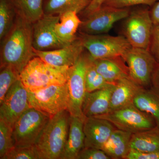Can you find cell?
<instances>
[{
  "mask_svg": "<svg viewBox=\"0 0 159 159\" xmlns=\"http://www.w3.org/2000/svg\"><path fill=\"white\" fill-rule=\"evenodd\" d=\"M2 40L1 67H11L20 76L29 61L35 56L32 24L17 15L13 27Z\"/></svg>",
  "mask_w": 159,
  "mask_h": 159,
  "instance_id": "6da1fadb",
  "label": "cell"
},
{
  "mask_svg": "<svg viewBox=\"0 0 159 159\" xmlns=\"http://www.w3.org/2000/svg\"><path fill=\"white\" fill-rule=\"evenodd\" d=\"M70 117L66 110L49 119L35 144L42 159H60L68 136Z\"/></svg>",
  "mask_w": 159,
  "mask_h": 159,
  "instance_id": "7a4b0ae2",
  "label": "cell"
},
{
  "mask_svg": "<svg viewBox=\"0 0 159 159\" xmlns=\"http://www.w3.org/2000/svg\"><path fill=\"white\" fill-rule=\"evenodd\" d=\"M70 69L51 66L34 56L23 69L19 79L28 91L33 92L49 86L66 83Z\"/></svg>",
  "mask_w": 159,
  "mask_h": 159,
  "instance_id": "3957f363",
  "label": "cell"
},
{
  "mask_svg": "<svg viewBox=\"0 0 159 159\" xmlns=\"http://www.w3.org/2000/svg\"><path fill=\"white\" fill-rule=\"evenodd\" d=\"M95 117L106 119L116 128L132 134L148 130L157 126L153 117L139 109L134 103Z\"/></svg>",
  "mask_w": 159,
  "mask_h": 159,
  "instance_id": "277c9868",
  "label": "cell"
},
{
  "mask_svg": "<svg viewBox=\"0 0 159 159\" xmlns=\"http://www.w3.org/2000/svg\"><path fill=\"white\" fill-rule=\"evenodd\" d=\"M29 100L31 107L51 118L61 111L68 109L70 97L67 83L29 91Z\"/></svg>",
  "mask_w": 159,
  "mask_h": 159,
  "instance_id": "5b68a950",
  "label": "cell"
},
{
  "mask_svg": "<svg viewBox=\"0 0 159 159\" xmlns=\"http://www.w3.org/2000/svg\"><path fill=\"white\" fill-rule=\"evenodd\" d=\"M122 34L131 47L148 50L153 24L150 9L147 7L131 9L124 19Z\"/></svg>",
  "mask_w": 159,
  "mask_h": 159,
  "instance_id": "8992f818",
  "label": "cell"
},
{
  "mask_svg": "<svg viewBox=\"0 0 159 159\" xmlns=\"http://www.w3.org/2000/svg\"><path fill=\"white\" fill-rule=\"evenodd\" d=\"M83 45L93 59L122 56L131 47L123 35H90L80 33Z\"/></svg>",
  "mask_w": 159,
  "mask_h": 159,
  "instance_id": "52a82bcc",
  "label": "cell"
},
{
  "mask_svg": "<svg viewBox=\"0 0 159 159\" xmlns=\"http://www.w3.org/2000/svg\"><path fill=\"white\" fill-rule=\"evenodd\" d=\"M91 56L83 52L77 62L70 68L67 83L68 86L70 103L68 111L71 116L84 119L82 107L86 91L85 88L86 71Z\"/></svg>",
  "mask_w": 159,
  "mask_h": 159,
  "instance_id": "ba28073f",
  "label": "cell"
},
{
  "mask_svg": "<svg viewBox=\"0 0 159 159\" xmlns=\"http://www.w3.org/2000/svg\"><path fill=\"white\" fill-rule=\"evenodd\" d=\"M50 117L30 107L18 119L13 127L15 146L35 145Z\"/></svg>",
  "mask_w": 159,
  "mask_h": 159,
  "instance_id": "9c48e42d",
  "label": "cell"
},
{
  "mask_svg": "<svg viewBox=\"0 0 159 159\" xmlns=\"http://www.w3.org/2000/svg\"><path fill=\"white\" fill-rule=\"evenodd\" d=\"M129 70L130 78L144 88L152 86V78L157 62L147 49L131 47L122 56Z\"/></svg>",
  "mask_w": 159,
  "mask_h": 159,
  "instance_id": "30bf717a",
  "label": "cell"
},
{
  "mask_svg": "<svg viewBox=\"0 0 159 159\" xmlns=\"http://www.w3.org/2000/svg\"><path fill=\"white\" fill-rule=\"evenodd\" d=\"M130 8H117L102 5L82 20L80 33L90 35L104 34L112 28L115 23L127 17Z\"/></svg>",
  "mask_w": 159,
  "mask_h": 159,
  "instance_id": "8fae6325",
  "label": "cell"
},
{
  "mask_svg": "<svg viewBox=\"0 0 159 159\" xmlns=\"http://www.w3.org/2000/svg\"><path fill=\"white\" fill-rule=\"evenodd\" d=\"M60 15L44 14L32 24V39L34 50L47 51L69 45L60 39L55 31Z\"/></svg>",
  "mask_w": 159,
  "mask_h": 159,
  "instance_id": "7c38bea8",
  "label": "cell"
},
{
  "mask_svg": "<svg viewBox=\"0 0 159 159\" xmlns=\"http://www.w3.org/2000/svg\"><path fill=\"white\" fill-rule=\"evenodd\" d=\"M0 107V119L13 129L15 123L30 108L29 91L20 79L7 92Z\"/></svg>",
  "mask_w": 159,
  "mask_h": 159,
  "instance_id": "4fadbf2b",
  "label": "cell"
},
{
  "mask_svg": "<svg viewBox=\"0 0 159 159\" xmlns=\"http://www.w3.org/2000/svg\"><path fill=\"white\" fill-rule=\"evenodd\" d=\"M85 50L79 36L69 45L61 48L47 51L34 49L35 56L49 65L58 67L70 68L77 62Z\"/></svg>",
  "mask_w": 159,
  "mask_h": 159,
  "instance_id": "5bb4252c",
  "label": "cell"
},
{
  "mask_svg": "<svg viewBox=\"0 0 159 159\" xmlns=\"http://www.w3.org/2000/svg\"><path fill=\"white\" fill-rule=\"evenodd\" d=\"M116 127L106 119L85 117L83 129L85 135L84 147L102 149Z\"/></svg>",
  "mask_w": 159,
  "mask_h": 159,
  "instance_id": "9a60e30c",
  "label": "cell"
},
{
  "mask_svg": "<svg viewBox=\"0 0 159 159\" xmlns=\"http://www.w3.org/2000/svg\"><path fill=\"white\" fill-rule=\"evenodd\" d=\"M115 84H111L104 88L86 92L82 110L85 117H95L108 113L110 111L111 96Z\"/></svg>",
  "mask_w": 159,
  "mask_h": 159,
  "instance_id": "2e32d148",
  "label": "cell"
},
{
  "mask_svg": "<svg viewBox=\"0 0 159 159\" xmlns=\"http://www.w3.org/2000/svg\"><path fill=\"white\" fill-rule=\"evenodd\" d=\"M93 61L98 73L109 83L116 84L120 80L130 77L128 66L122 56L93 59Z\"/></svg>",
  "mask_w": 159,
  "mask_h": 159,
  "instance_id": "e0dca14e",
  "label": "cell"
},
{
  "mask_svg": "<svg viewBox=\"0 0 159 159\" xmlns=\"http://www.w3.org/2000/svg\"><path fill=\"white\" fill-rule=\"evenodd\" d=\"M84 119L71 116L68 136L60 159H77L80 152L84 147Z\"/></svg>",
  "mask_w": 159,
  "mask_h": 159,
  "instance_id": "ac0fdd59",
  "label": "cell"
},
{
  "mask_svg": "<svg viewBox=\"0 0 159 159\" xmlns=\"http://www.w3.org/2000/svg\"><path fill=\"white\" fill-rule=\"evenodd\" d=\"M142 88L130 77L119 80L115 84L111 96L109 111L134 103L136 96Z\"/></svg>",
  "mask_w": 159,
  "mask_h": 159,
  "instance_id": "d6986e66",
  "label": "cell"
},
{
  "mask_svg": "<svg viewBox=\"0 0 159 159\" xmlns=\"http://www.w3.org/2000/svg\"><path fill=\"white\" fill-rule=\"evenodd\" d=\"M133 134L116 129L106 142L102 150L111 159H126L131 149Z\"/></svg>",
  "mask_w": 159,
  "mask_h": 159,
  "instance_id": "ffe728a7",
  "label": "cell"
},
{
  "mask_svg": "<svg viewBox=\"0 0 159 159\" xmlns=\"http://www.w3.org/2000/svg\"><path fill=\"white\" fill-rule=\"evenodd\" d=\"M78 14L74 11L64 12L60 15L59 21L55 25V31L58 37L69 44L77 39L76 33L82 23Z\"/></svg>",
  "mask_w": 159,
  "mask_h": 159,
  "instance_id": "44dd1931",
  "label": "cell"
},
{
  "mask_svg": "<svg viewBox=\"0 0 159 159\" xmlns=\"http://www.w3.org/2000/svg\"><path fill=\"white\" fill-rule=\"evenodd\" d=\"M136 106L153 117L159 126V90L152 87L142 88L134 99Z\"/></svg>",
  "mask_w": 159,
  "mask_h": 159,
  "instance_id": "7402d4cb",
  "label": "cell"
},
{
  "mask_svg": "<svg viewBox=\"0 0 159 159\" xmlns=\"http://www.w3.org/2000/svg\"><path fill=\"white\" fill-rule=\"evenodd\" d=\"M130 147L131 149L142 152L159 151V126L133 134Z\"/></svg>",
  "mask_w": 159,
  "mask_h": 159,
  "instance_id": "603a6c76",
  "label": "cell"
},
{
  "mask_svg": "<svg viewBox=\"0 0 159 159\" xmlns=\"http://www.w3.org/2000/svg\"><path fill=\"white\" fill-rule=\"evenodd\" d=\"M16 12L33 24L44 14V0H10Z\"/></svg>",
  "mask_w": 159,
  "mask_h": 159,
  "instance_id": "cb8c5ba5",
  "label": "cell"
},
{
  "mask_svg": "<svg viewBox=\"0 0 159 159\" xmlns=\"http://www.w3.org/2000/svg\"><path fill=\"white\" fill-rule=\"evenodd\" d=\"M92 0H47L44 4V14L61 15L69 11L80 13Z\"/></svg>",
  "mask_w": 159,
  "mask_h": 159,
  "instance_id": "d4e9b609",
  "label": "cell"
},
{
  "mask_svg": "<svg viewBox=\"0 0 159 159\" xmlns=\"http://www.w3.org/2000/svg\"><path fill=\"white\" fill-rule=\"evenodd\" d=\"M16 14L10 0H0V39L6 37L14 25Z\"/></svg>",
  "mask_w": 159,
  "mask_h": 159,
  "instance_id": "484cf974",
  "label": "cell"
},
{
  "mask_svg": "<svg viewBox=\"0 0 159 159\" xmlns=\"http://www.w3.org/2000/svg\"><path fill=\"white\" fill-rule=\"evenodd\" d=\"M85 81L86 91L87 93H91L104 88L111 84L107 82L102 75L98 73L91 56L86 71Z\"/></svg>",
  "mask_w": 159,
  "mask_h": 159,
  "instance_id": "4316f807",
  "label": "cell"
},
{
  "mask_svg": "<svg viewBox=\"0 0 159 159\" xmlns=\"http://www.w3.org/2000/svg\"><path fill=\"white\" fill-rule=\"evenodd\" d=\"M15 147L13 129L2 119H0V159H3Z\"/></svg>",
  "mask_w": 159,
  "mask_h": 159,
  "instance_id": "83f0119b",
  "label": "cell"
},
{
  "mask_svg": "<svg viewBox=\"0 0 159 159\" xmlns=\"http://www.w3.org/2000/svg\"><path fill=\"white\" fill-rule=\"evenodd\" d=\"M20 76L11 67H1L0 72V103L4 100L11 86L19 79Z\"/></svg>",
  "mask_w": 159,
  "mask_h": 159,
  "instance_id": "f1b7e54d",
  "label": "cell"
},
{
  "mask_svg": "<svg viewBox=\"0 0 159 159\" xmlns=\"http://www.w3.org/2000/svg\"><path fill=\"white\" fill-rule=\"evenodd\" d=\"M3 159H42L35 145L28 146H15Z\"/></svg>",
  "mask_w": 159,
  "mask_h": 159,
  "instance_id": "f546056e",
  "label": "cell"
},
{
  "mask_svg": "<svg viewBox=\"0 0 159 159\" xmlns=\"http://www.w3.org/2000/svg\"><path fill=\"white\" fill-rule=\"evenodd\" d=\"M159 0H105L102 5L117 8H130L138 5L152 6Z\"/></svg>",
  "mask_w": 159,
  "mask_h": 159,
  "instance_id": "4dcf8cb0",
  "label": "cell"
},
{
  "mask_svg": "<svg viewBox=\"0 0 159 159\" xmlns=\"http://www.w3.org/2000/svg\"><path fill=\"white\" fill-rule=\"evenodd\" d=\"M148 50L159 63V24L153 25Z\"/></svg>",
  "mask_w": 159,
  "mask_h": 159,
  "instance_id": "1f68e13d",
  "label": "cell"
},
{
  "mask_svg": "<svg viewBox=\"0 0 159 159\" xmlns=\"http://www.w3.org/2000/svg\"><path fill=\"white\" fill-rule=\"evenodd\" d=\"M77 159H111L102 149L85 147L80 152Z\"/></svg>",
  "mask_w": 159,
  "mask_h": 159,
  "instance_id": "d6a6232c",
  "label": "cell"
},
{
  "mask_svg": "<svg viewBox=\"0 0 159 159\" xmlns=\"http://www.w3.org/2000/svg\"><path fill=\"white\" fill-rule=\"evenodd\" d=\"M126 159H159V151L142 152L131 148Z\"/></svg>",
  "mask_w": 159,
  "mask_h": 159,
  "instance_id": "836d02e7",
  "label": "cell"
},
{
  "mask_svg": "<svg viewBox=\"0 0 159 159\" xmlns=\"http://www.w3.org/2000/svg\"><path fill=\"white\" fill-rule=\"evenodd\" d=\"M104 1L105 0H92L89 5L80 12L84 18H85L91 13L99 9L102 6Z\"/></svg>",
  "mask_w": 159,
  "mask_h": 159,
  "instance_id": "e575fe53",
  "label": "cell"
},
{
  "mask_svg": "<svg viewBox=\"0 0 159 159\" xmlns=\"http://www.w3.org/2000/svg\"><path fill=\"white\" fill-rule=\"evenodd\" d=\"M150 9L151 16L153 25L159 24V1Z\"/></svg>",
  "mask_w": 159,
  "mask_h": 159,
  "instance_id": "d590c367",
  "label": "cell"
},
{
  "mask_svg": "<svg viewBox=\"0 0 159 159\" xmlns=\"http://www.w3.org/2000/svg\"><path fill=\"white\" fill-rule=\"evenodd\" d=\"M151 86L159 90V63H157L152 74Z\"/></svg>",
  "mask_w": 159,
  "mask_h": 159,
  "instance_id": "8d00e7d4",
  "label": "cell"
}]
</instances>
